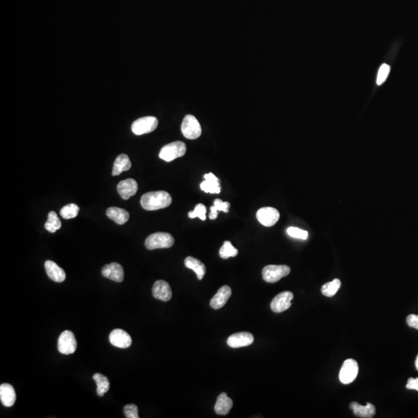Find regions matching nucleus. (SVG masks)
I'll use <instances>...</instances> for the list:
<instances>
[{"label": "nucleus", "instance_id": "nucleus-1", "mask_svg": "<svg viewBox=\"0 0 418 418\" xmlns=\"http://www.w3.org/2000/svg\"><path fill=\"white\" fill-rule=\"evenodd\" d=\"M172 203V197L168 192L164 190L151 191L146 193L141 197L140 204L144 209L148 211H156L167 208Z\"/></svg>", "mask_w": 418, "mask_h": 418}, {"label": "nucleus", "instance_id": "nucleus-2", "mask_svg": "<svg viewBox=\"0 0 418 418\" xmlns=\"http://www.w3.org/2000/svg\"><path fill=\"white\" fill-rule=\"evenodd\" d=\"M174 244V237L167 232H156L150 235L145 241V246L149 250L167 249Z\"/></svg>", "mask_w": 418, "mask_h": 418}, {"label": "nucleus", "instance_id": "nucleus-3", "mask_svg": "<svg viewBox=\"0 0 418 418\" xmlns=\"http://www.w3.org/2000/svg\"><path fill=\"white\" fill-rule=\"evenodd\" d=\"M186 151H187V148L185 143L182 141H174L171 144L163 146L160 150L159 156L160 159L165 160L166 162H171L177 158L185 156Z\"/></svg>", "mask_w": 418, "mask_h": 418}, {"label": "nucleus", "instance_id": "nucleus-4", "mask_svg": "<svg viewBox=\"0 0 418 418\" xmlns=\"http://www.w3.org/2000/svg\"><path fill=\"white\" fill-rule=\"evenodd\" d=\"M291 273V268L286 265H268L263 269V278L265 281L273 284Z\"/></svg>", "mask_w": 418, "mask_h": 418}, {"label": "nucleus", "instance_id": "nucleus-5", "mask_svg": "<svg viewBox=\"0 0 418 418\" xmlns=\"http://www.w3.org/2000/svg\"><path fill=\"white\" fill-rule=\"evenodd\" d=\"M158 126V119L154 116H146L138 118L132 124L133 133L137 136L152 133Z\"/></svg>", "mask_w": 418, "mask_h": 418}, {"label": "nucleus", "instance_id": "nucleus-6", "mask_svg": "<svg viewBox=\"0 0 418 418\" xmlns=\"http://www.w3.org/2000/svg\"><path fill=\"white\" fill-rule=\"evenodd\" d=\"M182 134L189 140H196L201 135V127L197 118L192 115H187L182 124Z\"/></svg>", "mask_w": 418, "mask_h": 418}, {"label": "nucleus", "instance_id": "nucleus-7", "mask_svg": "<svg viewBox=\"0 0 418 418\" xmlns=\"http://www.w3.org/2000/svg\"><path fill=\"white\" fill-rule=\"evenodd\" d=\"M58 349L61 354H73L77 349V341L74 333L66 330L61 333L58 339Z\"/></svg>", "mask_w": 418, "mask_h": 418}, {"label": "nucleus", "instance_id": "nucleus-8", "mask_svg": "<svg viewBox=\"0 0 418 418\" xmlns=\"http://www.w3.org/2000/svg\"><path fill=\"white\" fill-rule=\"evenodd\" d=\"M359 373V366L356 361L346 359L342 366L340 373V380L343 384H349L355 380Z\"/></svg>", "mask_w": 418, "mask_h": 418}, {"label": "nucleus", "instance_id": "nucleus-9", "mask_svg": "<svg viewBox=\"0 0 418 418\" xmlns=\"http://www.w3.org/2000/svg\"><path fill=\"white\" fill-rule=\"evenodd\" d=\"M257 218L258 221L264 227H271L278 222L280 212L277 209L272 207H264L257 211Z\"/></svg>", "mask_w": 418, "mask_h": 418}, {"label": "nucleus", "instance_id": "nucleus-10", "mask_svg": "<svg viewBox=\"0 0 418 418\" xmlns=\"http://www.w3.org/2000/svg\"><path fill=\"white\" fill-rule=\"evenodd\" d=\"M294 298V295L291 291H284L276 295L271 302V310L273 312L281 313L291 307V301Z\"/></svg>", "mask_w": 418, "mask_h": 418}, {"label": "nucleus", "instance_id": "nucleus-11", "mask_svg": "<svg viewBox=\"0 0 418 418\" xmlns=\"http://www.w3.org/2000/svg\"><path fill=\"white\" fill-rule=\"evenodd\" d=\"M110 341L114 346L117 348H129L132 344L131 336L122 329H117L110 333Z\"/></svg>", "mask_w": 418, "mask_h": 418}, {"label": "nucleus", "instance_id": "nucleus-12", "mask_svg": "<svg viewBox=\"0 0 418 418\" xmlns=\"http://www.w3.org/2000/svg\"><path fill=\"white\" fill-rule=\"evenodd\" d=\"M254 338L250 332H239L231 335L227 340V344L231 348H237L249 346L253 344Z\"/></svg>", "mask_w": 418, "mask_h": 418}, {"label": "nucleus", "instance_id": "nucleus-13", "mask_svg": "<svg viewBox=\"0 0 418 418\" xmlns=\"http://www.w3.org/2000/svg\"><path fill=\"white\" fill-rule=\"evenodd\" d=\"M152 295L157 300L168 302L172 298V291L167 282L157 280L152 287Z\"/></svg>", "mask_w": 418, "mask_h": 418}, {"label": "nucleus", "instance_id": "nucleus-14", "mask_svg": "<svg viewBox=\"0 0 418 418\" xmlns=\"http://www.w3.org/2000/svg\"><path fill=\"white\" fill-rule=\"evenodd\" d=\"M117 190L122 199L128 200L129 197L137 194L138 185L133 178H128L118 183Z\"/></svg>", "mask_w": 418, "mask_h": 418}, {"label": "nucleus", "instance_id": "nucleus-15", "mask_svg": "<svg viewBox=\"0 0 418 418\" xmlns=\"http://www.w3.org/2000/svg\"><path fill=\"white\" fill-rule=\"evenodd\" d=\"M102 274L106 278L117 283H121L124 280L123 268L117 263H112L106 265L102 269Z\"/></svg>", "mask_w": 418, "mask_h": 418}, {"label": "nucleus", "instance_id": "nucleus-16", "mask_svg": "<svg viewBox=\"0 0 418 418\" xmlns=\"http://www.w3.org/2000/svg\"><path fill=\"white\" fill-rule=\"evenodd\" d=\"M231 295V289L228 286H223L219 288L217 294L211 299L210 306L215 310L222 308L228 302Z\"/></svg>", "mask_w": 418, "mask_h": 418}, {"label": "nucleus", "instance_id": "nucleus-17", "mask_svg": "<svg viewBox=\"0 0 418 418\" xmlns=\"http://www.w3.org/2000/svg\"><path fill=\"white\" fill-rule=\"evenodd\" d=\"M204 178L205 181L200 185L201 190L210 194H219L221 192L220 181L217 177L212 173H208L204 175Z\"/></svg>", "mask_w": 418, "mask_h": 418}, {"label": "nucleus", "instance_id": "nucleus-18", "mask_svg": "<svg viewBox=\"0 0 418 418\" xmlns=\"http://www.w3.org/2000/svg\"><path fill=\"white\" fill-rule=\"evenodd\" d=\"M45 269L50 280L57 283H61L66 279V273L58 264L51 261H47L44 264Z\"/></svg>", "mask_w": 418, "mask_h": 418}, {"label": "nucleus", "instance_id": "nucleus-19", "mask_svg": "<svg viewBox=\"0 0 418 418\" xmlns=\"http://www.w3.org/2000/svg\"><path fill=\"white\" fill-rule=\"evenodd\" d=\"M1 402L6 408H10L16 402V396L14 388L9 383H2L0 386Z\"/></svg>", "mask_w": 418, "mask_h": 418}, {"label": "nucleus", "instance_id": "nucleus-20", "mask_svg": "<svg viewBox=\"0 0 418 418\" xmlns=\"http://www.w3.org/2000/svg\"><path fill=\"white\" fill-rule=\"evenodd\" d=\"M350 408L354 415L359 418H371L376 414V408L370 403H367L366 406H362L357 402H352L350 404Z\"/></svg>", "mask_w": 418, "mask_h": 418}, {"label": "nucleus", "instance_id": "nucleus-21", "mask_svg": "<svg viewBox=\"0 0 418 418\" xmlns=\"http://www.w3.org/2000/svg\"><path fill=\"white\" fill-rule=\"evenodd\" d=\"M233 406L231 399L227 396V393H223L219 395L215 406V411L219 415H227L229 413L230 410Z\"/></svg>", "mask_w": 418, "mask_h": 418}, {"label": "nucleus", "instance_id": "nucleus-22", "mask_svg": "<svg viewBox=\"0 0 418 418\" xmlns=\"http://www.w3.org/2000/svg\"><path fill=\"white\" fill-rule=\"evenodd\" d=\"M106 215L113 221L118 225H123L128 222L129 219V214L123 208L111 207L106 211Z\"/></svg>", "mask_w": 418, "mask_h": 418}, {"label": "nucleus", "instance_id": "nucleus-23", "mask_svg": "<svg viewBox=\"0 0 418 418\" xmlns=\"http://www.w3.org/2000/svg\"><path fill=\"white\" fill-rule=\"evenodd\" d=\"M132 163L129 160V156L126 154L118 155L115 159L114 163V168H113V176H118L122 174L123 171H129L131 168Z\"/></svg>", "mask_w": 418, "mask_h": 418}, {"label": "nucleus", "instance_id": "nucleus-24", "mask_svg": "<svg viewBox=\"0 0 418 418\" xmlns=\"http://www.w3.org/2000/svg\"><path fill=\"white\" fill-rule=\"evenodd\" d=\"M185 264L186 267L194 271L197 275L198 280H202L203 277L205 276V272H206V267H205V264H202L197 259L192 257H189L185 259Z\"/></svg>", "mask_w": 418, "mask_h": 418}, {"label": "nucleus", "instance_id": "nucleus-25", "mask_svg": "<svg viewBox=\"0 0 418 418\" xmlns=\"http://www.w3.org/2000/svg\"><path fill=\"white\" fill-rule=\"evenodd\" d=\"M93 380L97 384V393L99 397H103L105 393L109 391L110 387V381L108 378L103 374H95L93 376Z\"/></svg>", "mask_w": 418, "mask_h": 418}, {"label": "nucleus", "instance_id": "nucleus-26", "mask_svg": "<svg viewBox=\"0 0 418 418\" xmlns=\"http://www.w3.org/2000/svg\"><path fill=\"white\" fill-rule=\"evenodd\" d=\"M230 208V204L228 201H223V200L217 199L214 201L213 206L211 207V212L209 214V219L214 220L217 219L218 212H224L226 213H228V209Z\"/></svg>", "mask_w": 418, "mask_h": 418}, {"label": "nucleus", "instance_id": "nucleus-27", "mask_svg": "<svg viewBox=\"0 0 418 418\" xmlns=\"http://www.w3.org/2000/svg\"><path fill=\"white\" fill-rule=\"evenodd\" d=\"M44 227L50 233H54L61 228V220L55 212H49L48 219L47 223H45Z\"/></svg>", "mask_w": 418, "mask_h": 418}, {"label": "nucleus", "instance_id": "nucleus-28", "mask_svg": "<svg viewBox=\"0 0 418 418\" xmlns=\"http://www.w3.org/2000/svg\"><path fill=\"white\" fill-rule=\"evenodd\" d=\"M341 284L342 283L340 280L335 279L332 281L326 283V284L322 286V287H321V293L323 294V295L329 297V298L333 297L334 295H336V293L340 290V287H341Z\"/></svg>", "mask_w": 418, "mask_h": 418}, {"label": "nucleus", "instance_id": "nucleus-29", "mask_svg": "<svg viewBox=\"0 0 418 418\" xmlns=\"http://www.w3.org/2000/svg\"><path fill=\"white\" fill-rule=\"evenodd\" d=\"M238 253H239L238 250L231 245L229 241H225L223 246L219 250V255H220L221 258L224 259V260H227L230 257H236L238 255Z\"/></svg>", "mask_w": 418, "mask_h": 418}, {"label": "nucleus", "instance_id": "nucleus-30", "mask_svg": "<svg viewBox=\"0 0 418 418\" xmlns=\"http://www.w3.org/2000/svg\"><path fill=\"white\" fill-rule=\"evenodd\" d=\"M79 212V207L76 204L71 203L69 205H65V207L61 208V217L65 219H74L77 217Z\"/></svg>", "mask_w": 418, "mask_h": 418}, {"label": "nucleus", "instance_id": "nucleus-31", "mask_svg": "<svg viewBox=\"0 0 418 418\" xmlns=\"http://www.w3.org/2000/svg\"><path fill=\"white\" fill-rule=\"evenodd\" d=\"M207 208L205 205L202 204H198L196 205L195 208L193 212H190L189 213V217L190 219H194V218H199L202 221H205L206 219Z\"/></svg>", "mask_w": 418, "mask_h": 418}, {"label": "nucleus", "instance_id": "nucleus-32", "mask_svg": "<svg viewBox=\"0 0 418 418\" xmlns=\"http://www.w3.org/2000/svg\"><path fill=\"white\" fill-rule=\"evenodd\" d=\"M389 72H390L389 65H386V64L381 65L377 77V84L378 85H381V84H383V82H385L388 76H389Z\"/></svg>", "mask_w": 418, "mask_h": 418}, {"label": "nucleus", "instance_id": "nucleus-33", "mask_svg": "<svg viewBox=\"0 0 418 418\" xmlns=\"http://www.w3.org/2000/svg\"><path fill=\"white\" fill-rule=\"evenodd\" d=\"M287 232L290 236L296 238V239H307L308 237V232L307 231L297 228V227H290L287 228Z\"/></svg>", "mask_w": 418, "mask_h": 418}, {"label": "nucleus", "instance_id": "nucleus-34", "mask_svg": "<svg viewBox=\"0 0 418 418\" xmlns=\"http://www.w3.org/2000/svg\"><path fill=\"white\" fill-rule=\"evenodd\" d=\"M124 415L127 418H139L138 408L135 404H127L124 407Z\"/></svg>", "mask_w": 418, "mask_h": 418}, {"label": "nucleus", "instance_id": "nucleus-35", "mask_svg": "<svg viewBox=\"0 0 418 418\" xmlns=\"http://www.w3.org/2000/svg\"><path fill=\"white\" fill-rule=\"evenodd\" d=\"M407 323L411 328L418 329V315L416 314H410L407 318Z\"/></svg>", "mask_w": 418, "mask_h": 418}, {"label": "nucleus", "instance_id": "nucleus-36", "mask_svg": "<svg viewBox=\"0 0 418 418\" xmlns=\"http://www.w3.org/2000/svg\"><path fill=\"white\" fill-rule=\"evenodd\" d=\"M406 387L408 389H415L418 391V377L415 378H410L408 380V383L406 385Z\"/></svg>", "mask_w": 418, "mask_h": 418}, {"label": "nucleus", "instance_id": "nucleus-37", "mask_svg": "<svg viewBox=\"0 0 418 418\" xmlns=\"http://www.w3.org/2000/svg\"><path fill=\"white\" fill-rule=\"evenodd\" d=\"M415 366H416L417 370L418 371V355L416 358V361H415Z\"/></svg>", "mask_w": 418, "mask_h": 418}]
</instances>
